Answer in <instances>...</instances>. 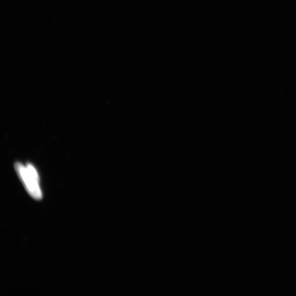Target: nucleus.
<instances>
[{"label":"nucleus","mask_w":296,"mask_h":296,"mask_svg":"<svg viewBox=\"0 0 296 296\" xmlns=\"http://www.w3.org/2000/svg\"><path fill=\"white\" fill-rule=\"evenodd\" d=\"M15 169L29 195L37 201L42 199V192L39 185V177L35 168L31 164L24 166L23 164L17 162L15 164Z\"/></svg>","instance_id":"nucleus-1"}]
</instances>
